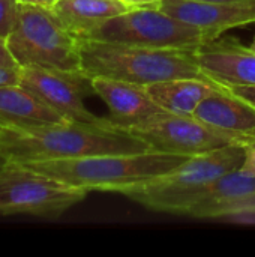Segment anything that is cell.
Returning <instances> with one entry per match:
<instances>
[{
  "instance_id": "7402d4cb",
  "label": "cell",
  "mask_w": 255,
  "mask_h": 257,
  "mask_svg": "<svg viewBox=\"0 0 255 257\" xmlns=\"http://www.w3.org/2000/svg\"><path fill=\"white\" fill-rule=\"evenodd\" d=\"M240 170L249 176L255 178V143L245 146V157H243V163L240 166Z\"/></svg>"
},
{
  "instance_id": "4fadbf2b",
  "label": "cell",
  "mask_w": 255,
  "mask_h": 257,
  "mask_svg": "<svg viewBox=\"0 0 255 257\" xmlns=\"http://www.w3.org/2000/svg\"><path fill=\"white\" fill-rule=\"evenodd\" d=\"M90 83L93 93L105 102L111 113L108 120L117 128L138 123L164 111L155 104L144 86L105 77H93Z\"/></svg>"
},
{
  "instance_id": "3957f363",
  "label": "cell",
  "mask_w": 255,
  "mask_h": 257,
  "mask_svg": "<svg viewBox=\"0 0 255 257\" xmlns=\"http://www.w3.org/2000/svg\"><path fill=\"white\" fill-rule=\"evenodd\" d=\"M189 158L186 155L150 149L135 154L33 161L23 166L87 191L119 193L126 187L165 175Z\"/></svg>"
},
{
  "instance_id": "7a4b0ae2",
  "label": "cell",
  "mask_w": 255,
  "mask_h": 257,
  "mask_svg": "<svg viewBox=\"0 0 255 257\" xmlns=\"http://www.w3.org/2000/svg\"><path fill=\"white\" fill-rule=\"evenodd\" d=\"M80 65L89 77H105L140 86L173 78H209L194 51L146 48L99 39H80Z\"/></svg>"
},
{
  "instance_id": "9c48e42d",
  "label": "cell",
  "mask_w": 255,
  "mask_h": 257,
  "mask_svg": "<svg viewBox=\"0 0 255 257\" xmlns=\"http://www.w3.org/2000/svg\"><path fill=\"white\" fill-rule=\"evenodd\" d=\"M20 84L68 120L101 123L107 119L93 114L84 105V96L93 93V89L90 78L83 71L24 66Z\"/></svg>"
},
{
  "instance_id": "e0dca14e",
  "label": "cell",
  "mask_w": 255,
  "mask_h": 257,
  "mask_svg": "<svg viewBox=\"0 0 255 257\" xmlns=\"http://www.w3.org/2000/svg\"><path fill=\"white\" fill-rule=\"evenodd\" d=\"M129 9L122 0H56L51 6L59 21L78 39Z\"/></svg>"
},
{
  "instance_id": "8992f818",
  "label": "cell",
  "mask_w": 255,
  "mask_h": 257,
  "mask_svg": "<svg viewBox=\"0 0 255 257\" xmlns=\"http://www.w3.org/2000/svg\"><path fill=\"white\" fill-rule=\"evenodd\" d=\"M87 190L38 173L18 163L0 166V215L56 220L83 202Z\"/></svg>"
},
{
  "instance_id": "83f0119b",
  "label": "cell",
  "mask_w": 255,
  "mask_h": 257,
  "mask_svg": "<svg viewBox=\"0 0 255 257\" xmlns=\"http://www.w3.org/2000/svg\"><path fill=\"white\" fill-rule=\"evenodd\" d=\"M3 164V160H2V157H0V166Z\"/></svg>"
},
{
  "instance_id": "5bb4252c",
  "label": "cell",
  "mask_w": 255,
  "mask_h": 257,
  "mask_svg": "<svg viewBox=\"0 0 255 257\" xmlns=\"http://www.w3.org/2000/svg\"><path fill=\"white\" fill-rule=\"evenodd\" d=\"M252 191H255V178L237 169L219 176L192 194L179 215L197 220H215L222 208Z\"/></svg>"
},
{
  "instance_id": "603a6c76",
  "label": "cell",
  "mask_w": 255,
  "mask_h": 257,
  "mask_svg": "<svg viewBox=\"0 0 255 257\" xmlns=\"http://www.w3.org/2000/svg\"><path fill=\"white\" fill-rule=\"evenodd\" d=\"M0 66H18L8 48L6 41L2 38H0Z\"/></svg>"
},
{
  "instance_id": "30bf717a",
  "label": "cell",
  "mask_w": 255,
  "mask_h": 257,
  "mask_svg": "<svg viewBox=\"0 0 255 257\" xmlns=\"http://www.w3.org/2000/svg\"><path fill=\"white\" fill-rule=\"evenodd\" d=\"M159 9L171 17L201 29L210 41L224 32L255 23V0L239 2H200V0H162Z\"/></svg>"
},
{
  "instance_id": "44dd1931",
  "label": "cell",
  "mask_w": 255,
  "mask_h": 257,
  "mask_svg": "<svg viewBox=\"0 0 255 257\" xmlns=\"http://www.w3.org/2000/svg\"><path fill=\"white\" fill-rule=\"evenodd\" d=\"M225 87L234 96L243 99L245 102H248L252 107H255V86H237V84H231V86H225Z\"/></svg>"
},
{
  "instance_id": "52a82bcc",
  "label": "cell",
  "mask_w": 255,
  "mask_h": 257,
  "mask_svg": "<svg viewBox=\"0 0 255 257\" xmlns=\"http://www.w3.org/2000/svg\"><path fill=\"white\" fill-rule=\"evenodd\" d=\"M146 48L195 51L210 38L197 26L168 15L159 8H131L105 21L87 38Z\"/></svg>"
},
{
  "instance_id": "ffe728a7",
  "label": "cell",
  "mask_w": 255,
  "mask_h": 257,
  "mask_svg": "<svg viewBox=\"0 0 255 257\" xmlns=\"http://www.w3.org/2000/svg\"><path fill=\"white\" fill-rule=\"evenodd\" d=\"M21 83V66H0V86Z\"/></svg>"
},
{
  "instance_id": "4316f807",
  "label": "cell",
  "mask_w": 255,
  "mask_h": 257,
  "mask_svg": "<svg viewBox=\"0 0 255 257\" xmlns=\"http://www.w3.org/2000/svg\"><path fill=\"white\" fill-rule=\"evenodd\" d=\"M248 47H249L251 50H254V51H255V35H254V38H252V42H251V44H249Z\"/></svg>"
},
{
  "instance_id": "cb8c5ba5",
  "label": "cell",
  "mask_w": 255,
  "mask_h": 257,
  "mask_svg": "<svg viewBox=\"0 0 255 257\" xmlns=\"http://www.w3.org/2000/svg\"><path fill=\"white\" fill-rule=\"evenodd\" d=\"M129 8H159L162 0H122Z\"/></svg>"
},
{
  "instance_id": "d6986e66",
  "label": "cell",
  "mask_w": 255,
  "mask_h": 257,
  "mask_svg": "<svg viewBox=\"0 0 255 257\" xmlns=\"http://www.w3.org/2000/svg\"><path fill=\"white\" fill-rule=\"evenodd\" d=\"M243 211H248V212H255V191H252L251 194L242 197V199H237L234 202H231L230 205H227L225 208H222V211L216 215L215 220H219L222 215L225 214H231V212H243Z\"/></svg>"
},
{
  "instance_id": "277c9868",
  "label": "cell",
  "mask_w": 255,
  "mask_h": 257,
  "mask_svg": "<svg viewBox=\"0 0 255 257\" xmlns=\"http://www.w3.org/2000/svg\"><path fill=\"white\" fill-rule=\"evenodd\" d=\"M243 157V146H225L191 157L174 170L126 187L119 193L150 211L179 215L192 194L219 176L240 169Z\"/></svg>"
},
{
  "instance_id": "5b68a950",
  "label": "cell",
  "mask_w": 255,
  "mask_h": 257,
  "mask_svg": "<svg viewBox=\"0 0 255 257\" xmlns=\"http://www.w3.org/2000/svg\"><path fill=\"white\" fill-rule=\"evenodd\" d=\"M78 41L59 21L51 8L20 3L18 23L6 44L21 68L81 71Z\"/></svg>"
},
{
  "instance_id": "9a60e30c",
  "label": "cell",
  "mask_w": 255,
  "mask_h": 257,
  "mask_svg": "<svg viewBox=\"0 0 255 257\" xmlns=\"http://www.w3.org/2000/svg\"><path fill=\"white\" fill-rule=\"evenodd\" d=\"M66 120L21 84L0 86V128H32Z\"/></svg>"
},
{
  "instance_id": "6da1fadb",
  "label": "cell",
  "mask_w": 255,
  "mask_h": 257,
  "mask_svg": "<svg viewBox=\"0 0 255 257\" xmlns=\"http://www.w3.org/2000/svg\"><path fill=\"white\" fill-rule=\"evenodd\" d=\"M152 148L137 136L111 125L66 120L32 128H0L3 163H33L111 154H135Z\"/></svg>"
},
{
  "instance_id": "ac0fdd59",
  "label": "cell",
  "mask_w": 255,
  "mask_h": 257,
  "mask_svg": "<svg viewBox=\"0 0 255 257\" xmlns=\"http://www.w3.org/2000/svg\"><path fill=\"white\" fill-rule=\"evenodd\" d=\"M20 3L17 0H0V38L8 39L18 23Z\"/></svg>"
},
{
  "instance_id": "8fae6325",
  "label": "cell",
  "mask_w": 255,
  "mask_h": 257,
  "mask_svg": "<svg viewBox=\"0 0 255 257\" xmlns=\"http://www.w3.org/2000/svg\"><path fill=\"white\" fill-rule=\"evenodd\" d=\"M194 56L201 71L224 86H255V51L234 38L204 42Z\"/></svg>"
},
{
  "instance_id": "ba28073f",
  "label": "cell",
  "mask_w": 255,
  "mask_h": 257,
  "mask_svg": "<svg viewBox=\"0 0 255 257\" xmlns=\"http://www.w3.org/2000/svg\"><path fill=\"white\" fill-rule=\"evenodd\" d=\"M144 140L152 149L195 157L225 146H239L222 133L210 128L195 116L159 111L138 123L122 128Z\"/></svg>"
},
{
  "instance_id": "484cf974",
  "label": "cell",
  "mask_w": 255,
  "mask_h": 257,
  "mask_svg": "<svg viewBox=\"0 0 255 257\" xmlns=\"http://www.w3.org/2000/svg\"><path fill=\"white\" fill-rule=\"evenodd\" d=\"M200 2H215V3H221V2H239V0H200Z\"/></svg>"
},
{
  "instance_id": "d4e9b609",
  "label": "cell",
  "mask_w": 255,
  "mask_h": 257,
  "mask_svg": "<svg viewBox=\"0 0 255 257\" xmlns=\"http://www.w3.org/2000/svg\"><path fill=\"white\" fill-rule=\"evenodd\" d=\"M18 3H29V5H39L45 8H51L56 0H17Z\"/></svg>"
},
{
  "instance_id": "7c38bea8",
  "label": "cell",
  "mask_w": 255,
  "mask_h": 257,
  "mask_svg": "<svg viewBox=\"0 0 255 257\" xmlns=\"http://www.w3.org/2000/svg\"><path fill=\"white\" fill-rule=\"evenodd\" d=\"M194 116L239 146L255 143V107L230 93L227 87L207 96Z\"/></svg>"
},
{
  "instance_id": "2e32d148",
  "label": "cell",
  "mask_w": 255,
  "mask_h": 257,
  "mask_svg": "<svg viewBox=\"0 0 255 257\" xmlns=\"http://www.w3.org/2000/svg\"><path fill=\"white\" fill-rule=\"evenodd\" d=\"M144 87L161 110L183 116H194L207 96L225 90L224 84L203 78H173Z\"/></svg>"
}]
</instances>
